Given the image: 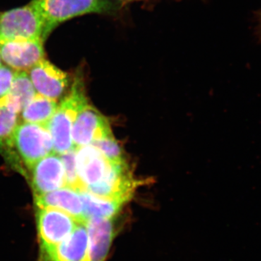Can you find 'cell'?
<instances>
[{
  "mask_svg": "<svg viewBox=\"0 0 261 261\" xmlns=\"http://www.w3.org/2000/svg\"><path fill=\"white\" fill-rule=\"evenodd\" d=\"M87 103L83 80L76 76L69 94L59 105L54 116L47 124L53 143V152L61 154L73 148L72 129L77 115Z\"/></svg>",
  "mask_w": 261,
  "mask_h": 261,
  "instance_id": "cell-1",
  "label": "cell"
},
{
  "mask_svg": "<svg viewBox=\"0 0 261 261\" xmlns=\"http://www.w3.org/2000/svg\"><path fill=\"white\" fill-rule=\"evenodd\" d=\"M45 23L35 1L0 14V42L47 38Z\"/></svg>",
  "mask_w": 261,
  "mask_h": 261,
  "instance_id": "cell-2",
  "label": "cell"
},
{
  "mask_svg": "<svg viewBox=\"0 0 261 261\" xmlns=\"http://www.w3.org/2000/svg\"><path fill=\"white\" fill-rule=\"evenodd\" d=\"M40 10L47 37L58 24L88 13L111 12L114 5L106 0H34Z\"/></svg>",
  "mask_w": 261,
  "mask_h": 261,
  "instance_id": "cell-3",
  "label": "cell"
},
{
  "mask_svg": "<svg viewBox=\"0 0 261 261\" xmlns=\"http://www.w3.org/2000/svg\"><path fill=\"white\" fill-rule=\"evenodd\" d=\"M14 144L19 157L29 170L41 159L54 153L50 133L42 125L19 123L14 132Z\"/></svg>",
  "mask_w": 261,
  "mask_h": 261,
  "instance_id": "cell-4",
  "label": "cell"
},
{
  "mask_svg": "<svg viewBox=\"0 0 261 261\" xmlns=\"http://www.w3.org/2000/svg\"><path fill=\"white\" fill-rule=\"evenodd\" d=\"M36 221L41 254L59 245L80 223L69 214L53 207L37 208Z\"/></svg>",
  "mask_w": 261,
  "mask_h": 261,
  "instance_id": "cell-5",
  "label": "cell"
},
{
  "mask_svg": "<svg viewBox=\"0 0 261 261\" xmlns=\"http://www.w3.org/2000/svg\"><path fill=\"white\" fill-rule=\"evenodd\" d=\"M137 186V181L130 173L126 161L118 163L109 161L102 179L87 187L85 191L103 198L126 203L133 196Z\"/></svg>",
  "mask_w": 261,
  "mask_h": 261,
  "instance_id": "cell-6",
  "label": "cell"
},
{
  "mask_svg": "<svg viewBox=\"0 0 261 261\" xmlns=\"http://www.w3.org/2000/svg\"><path fill=\"white\" fill-rule=\"evenodd\" d=\"M113 136L107 118L87 104L80 110L72 129L73 148L91 145L94 141Z\"/></svg>",
  "mask_w": 261,
  "mask_h": 261,
  "instance_id": "cell-7",
  "label": "cell"
},
{
  "mask_svg": "<svg viewBox=\"0 0 261 261\" xmlns=\"http://www.w3.org/2000/svg\"><path fill=\"white\" fill-rule=\"evenodd\" d=\"M28 73L37 93L54 100L63 97L69 86L67 73L45 59L38 62Z\"/></svg>",
  "mask_w": 261,
  "mask_h": 261,
  "instance_id": "cell-8",
  "label": "cell"
},
{
  "mask_svg": "<svg viewBox=\"0 0 261 261\" xmlns=\"http://www.w3.org/2000/svg\"><path fill=\"white\" fill-rule=\"evenodd\" d=\"M43 42L39 39L0 42V56L12 69L27 71L44 59Z\"/></svg>",
  "mask_w": 261,
  "mask_h": 261,
  "instance_id": "cell-9",
  "label": "cell"
},
{
  "mask_svg": "<svg viewBox=\"0 0 261 261\" xmlns=\"http://www.w3.org/2000/svg\"><path fill=\"white\" fill-rule=\"evenodd\" d=\"M32 171V187L34 196L66 187L64 166L58 154H48L41 159Z\"/></svg>",
  "mask_w": 261,
  "mask_h": 261,
  "instance_id": "cell-10",
  "label": "cell"
},
{
  "mask_svg": "<svg viewBox=\"0 0 261 261\" xmlns=\"http://www.w3.org/2000/svg\"><path fill=\"white\" fill-rule=\"evenodd\" d=\"M86 226L88 243L82 261H105L116 236L113 219L89 218Z\"/></svg>",
  "mask_w": 261,
  "mask_h": 261,
  "instance_id": "cell-11",
  "label": "cell"
},
{
  "mask_svg": "<svg viewBox=\"0 0 261 261\" xmlns=\"http://www.w3.org/2000/svg\"><path fill=\"white\" fill-rule=\"evenodd\" d=\"M18 124V113L6 102L5 97L0 99V154L13 169L27 177L23 162L19 157L14 144V132Z\"/></svg>",
  "mask_w": 261,
  "mask_h": 261,
  "instance_id": "cell-12",
  "label": "cell"
},
{
  "mask_svg": "<svg viewBox=\"0 0 261 261\" xmlns=\"http://www.w3.org/2000/svg\"><path fill=\"white\" fill-rule=\"evenodd\" d=\"M37 208L53 207L69 214L80 223H86L83 203L80 192L69 187H63L55 191L34 196Z\"/></svg>",
  "mask_w": 261,
  "mask_h": 261,
  "instance_id": "cell-13",
  "label": "cell"
},
{
  "mask_svg": "<svg viewBox=\"0 0 261 261\" xmlns=\"http://www.w3.org/2000/svg\"><path fill=\"white\" fill-rule=\"evenodd\" d=\"M88 243L86 223H80L59 245L40 255V261H82Z\"/></svg>",
  "mask_w": 261,
  "mask_h": 261,
  "instance_id": "cell-14",
  "label": "cell"
},
{
  "mask_svg": "<svg viewBox=\"0 0 261 261\" xmlns=\"http://www.w3.org/2000/svg\"><path fill=\"white\" fill-rule=\"evenodd\" d=\"M108 161L93 145L77 149L76 166L79 177L84 188L100 181L106 174Z\"/></svg>",
  "mask_w": 261,
  "mask_h": 261,
  "instance_id": "cell-15",
  "label": "cell"
},
{
  "mask_svg": "<svg viewBox=\"0 0 261 261\" xmlns=\"http://www.w3.org/2000/svg\"><path fill=\"white\" fill-rule=\"evenodd\" d=\"M36 95L37 92L28 72L25 70L15 71L11 89L9 93L5 96L8 106L17 113H20Z\"/></svg>",
  "mask_w": 261,
  "mask_h": 261,
  "instance_id": "cell-16",
  "label": "cell"
},
{
  "mask_svg": "<svg viewBox=\"0 0 261 261\" xmlns=\"http://www.w3.org/2000/svg\"><path fill=\"white\" fill-rule=\"evenodd\" d=\"M80 194L86 220L94 217L114 219L125 204L121 201L103 198L87 191L81 192Z\"/></svg>",
  "mask_w": 261,
  "mask_h": 261,
  "instance_id": "cell-17",
  "label": "cell"
},
{
  "mask_svg": "<svg viewBox=\"0 0 261 261\" xmlns=\"http://www.w3.org/2000/svg\"><path fill=\"white\" fill-rule=\"evenodd\" d=\"M58 107L56 100L37 94L22 111L21 119L25 123L47 126Z\"/></svg>",
  "mask_w": 261,
  "mask_h": 261,
  "instance_id": "cell-18",
  "label": "cell"
},
{
  "mask_svg": "<svg viewBox=\"0 0 261 261\" xmlns=\"http://www.w3.org/2000/svg\"><path fill=\"white\" fill-rule=\"evenodd\" d=\"M76 151L75 149H70L61 154L60 157L64 166L66 187L81 192L85 191V188L79 177L76 166Z\"/></svg>",
  "mask_w": 261,
  "mask_h": 261,
  "instance_id": "cell-19",
  "label": "cell"
},
{
  "mask_svg": "<svg viewBox=\"0 0 261 261\" xmlns=\"http://www.w3.org/2000/svg\"><path fill=\"white\" fill-rule=\"evenodd\" d=\"M91 145L99 149V152L110 162L118 163L125 161L121 146L115 140L113 136L94 141Z\"/></svg>",
  "mask_w": 261,
  "mask_h": 261,
  "instance_id": "cell-20",
  "label": "cell"
},
{
  "mask_svg": "<svg viewBox=\"0 0 261 261\" xmlns=\"http://www.w3.org/2000/svg\"><path fill=\"white\" fill-rule=\"evenodd\" d=\"M15 71L9 66L0 65V99L9 93Z\"/></svg>",
  "mask_w": 261,
  "mask_h": 261,
  "instance_id": "cell-21",
  "label": "cell"
},
{
  "mask_svg": "<svg viewBox=\"0 0 261 261\" xmlns=\"http://www.w3.org/2000/svg\"><path fill=\"white\" fill-rule=\"evenodd\" d=\"M1 61H2V58H1V56H0V65H1Z\"/></svg>",
  "mask_w": 261,
  "mask_h": 261,
  "instance_id": "cell-22",
  "label": "cell"
},
{
  "mask_svg": "<svg viewBox=\"0 0 261 261\" xmlns=\"http://www.w3.org/2000/svg\"><path fill=\"white\" fill-rule=\"evenodd\" d=\"M260 25H261V14H260Z\"/></svg>",
  "mask_w": 261,
  "mask_h": 261,
  "instance_id": "cell-23",
  "label": "cell"
}]
</instances>
